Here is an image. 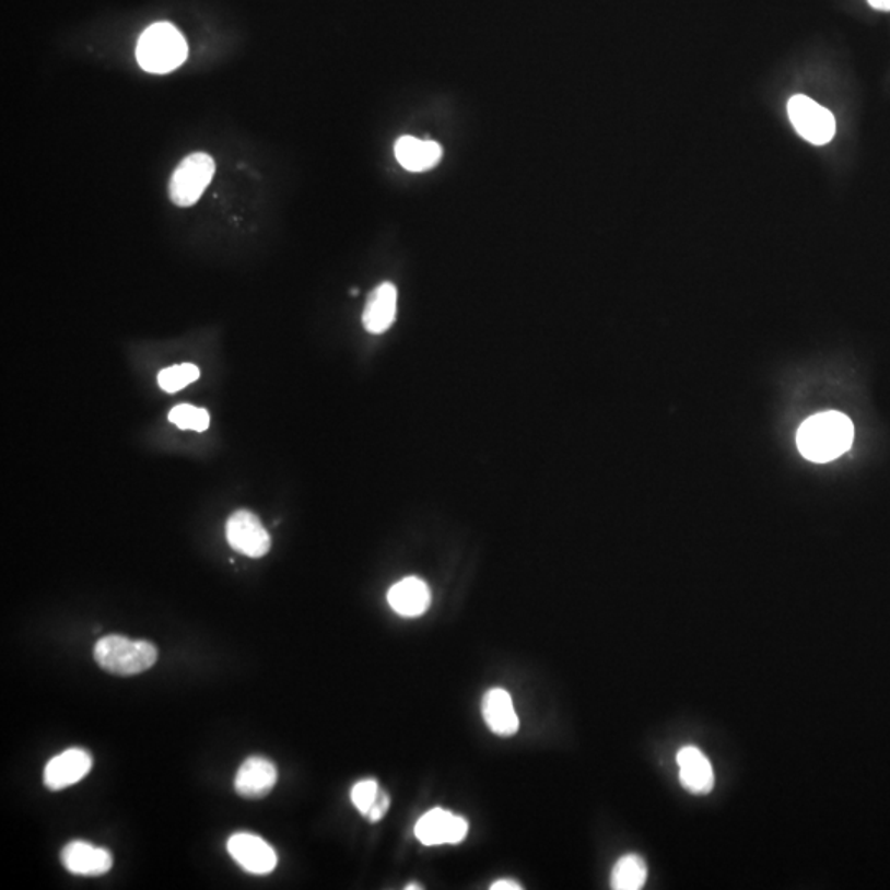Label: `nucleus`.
I'll return each instance as SVG.
<instances>
[{"instance_id": "15", "label": "nucleus", "mask_w": 890, "mask_h": 890, "mask_svg": "<svg viewBox=\"0 0 890 890\" xmlns=\"http://www.w3.org/2000/svg\"><path fill=\"white\" fill-rule=\"evenodd\" d=\"M483 719L496 736L512 737L518 733L519 719L512 696L502 688H493L483 698Z\"/></svg>"}, {"instance_id": "3", "label": "nucleus", "mask_w": 890, "mask_h": 890, "mask_svg": "<svg viewBox=\"0 0 890 890\" xmlns=\"http://www.w3.org/2000/svg\"><path fill=\"white\" fill-rule=\"evenodd\" d=\"M139 65L149 73H171L187 60L188 47L184 35L167 22L145 28L138 42Z\"/></svg>"}, {"instance_id": "20", "label": "nucleus", "mask_w": 890, "mask_h": 890, "mask_svg": "<svg viewBox=\"0 0 890 890\" xmlns=\"http://www.w3.org/2000/svg\"><path fill=\"white\" fill-rule=\"evenodd\" d=\"M379 785L376 781H362L352 788V801L356 810L366 817L375 805L379 795Z\"/></svg>"}, {"instance_id": "8", "label": "nucleus", "mask_w": 890, "mask_h": 890, "mask_svg": "<svg viewBox=\"0 0 890 890\" xmlns=\"http://www.w3.org/2000/svg\"><path fill=\"white\" fill-rule=\"evenodd\" d=\"M229 853L246 873L266 876L278 866L271 844L251 833H236L229 840Z\"/></svg>"}, {"instance_id": "18", "label": "nucleus", "mask_w": 890, "mask_h": 890, "mask_svg": "<svg viewBox=\"0 0 890 890\" xmlns=\"http://www.w3.org/2000/svg\"><path fill=\"white\" fill-rule=\"evenodd\" d=\"M168 421L184 431L203 432L210 425V414L207 409L195 408L190 405H178L168 412Z\"/></svg>"}, {"instance_id": "23", "label": "nucleus", "mask_w": 890, "mask_h": 890, "mask_svg": "<svg viewBox=\"0 0 890 890\" xmlns=\"http://www.w3.org/2000/svg\"><path fill=\"white\" fill-rule=\"evenodd\" d=\"M869 4L877 11H890V0H869Z\"/></svg>"}, {"instance_id": "4", "label": "nucleus", "mask_w": 890, "mask_h": 890, "mask_svg": "<svg viewBox=\"0 0 890 890\" xmlns=\"http://www.w3.org/2000/svg\"><path fill=\"white\" fill-rule=\"evenodd\" d=\"M214 168L216 165L213 159L204 152H195L185 157L172 175L168 185L171 200L184 208L197 203L204 188L210 185Z\"/></svg>"}, {"instance_id": "2", "label": "nucleus", "mask_w": 890, "mask_h": 890, "mask_svg": "<svg viewBox=\"0 0 890 890\" xmlns=\"http://www.w3.org/2000/svg\"><path fill=\"white\" fill-rule=\"evenodd\" d=\"M154 643L129 640L121 635H107L94 645V659L107 674L134 677L144 674L157 661Z\"/></svg>"}, {"instance_id": "6", "label": "nucleus", "mask_w": 890, "mask_h": 890, "mask_svg": "<svg viewBox=\"0 0 890 890\" xmlns=\"http://www.w3.org/2000/svg\"><path fill=\"white\" fill-rule=\"evenodd\" d=\"M226 539L235 551L248 558H262L271 549V536L261 519L248 510H239L230 516Z\"/></svg>"}, {"instance_id": "16", "label": "nucleus", "mask_w": 890, "mask_h": 890, "mask_svg": "<svg viewBox=\"0 0 890 890\" xmlns=\"http://www.w3.org/2000/svg\"><path fill=\"white\" fill-rule=\"evenodd\" d=\"M395 154L406 171L425 172L431 171L442 161L444 151L437 142L402 136L396 142Z\"/></svg>"}, {"instance_id": "5", "label": "nucleus", "mask_w": 890, "mask_h": 890, "mask_svg": "<svg viewBox=\"0 0 890 890\" xmlns=\"http://www.w3.org/2000/svg\"><path fill=\"white\" fill-rule=\"evenodd\" d=\"M788 118L798 134L811 144H828L836 134L834 116L805 94H797L788 101Z\"/></svg>"}, {"instance_id": "10", "label": "nucleus", "mask_w": 890, "mask_h": 890, "mask_svg": "<svg viewBox=\"0 0 890 890\" xmlns=\"http://www.w3.org/2000/svg\"><path fill=\"white\" fill-rule=\"evenodd\" d=\"M278 782V769L265 757H249L236 773L235 788L239 797L259 800L268 797Z\"/></svg>"}, {"instance_id": "11", "label": "nucleus", "mask_w": 890, "mask_h": 890, "mask_svg": "<svg viewBox=\"0 0 890 890\" xmlns=\"http://www.w3.org/2000/svg\"><path fill=\"white\" fill-rule=\"evenodd\" d=\"M61 864L74 876H104L113 867V854L86 841H71L61 851Z\"/></svg>"}, {"instance_id": "9", "label": "nucleus", "mask_w": 890, "mask_h": 890, "mask_svg": "<svg viewBox=\"0 0 890 890\" xmlns=\"http://www.w3.org/2000/svg\"><path fill=\"white\" fill-rule=\"evenodd\" d=\"M93 766V757L84 749H68L58 753L45 766L44 784L48 791L60 792L83 781Z\"/></svg>"}, {"instance_id": "12", "label": "nucleus", "mask_w": 890, "mask_h": 890, "mask_svg": "<svg viewBox=\"0 0 890 890\" xmlns=\"http://www.w3.org/2000/svg\"><path fill=\"white\" fill-rule=\"evenodd\" d=\"M432 594L428 584L419 577H406L388 590V604L398 616L414 619L428 612Z\"/></svg>"}, {"instance_id": "14", "label": "nucleus", "mask_w": 890, "mask_h": 890, "mask_svg": "<svg viewBox=\"0 0 890 890\" xmlns=\"http://www.w3.org/2000/svg\"><path fill=\"white\" fill-rule=\"evenodd\" d=\"M396 307H398V291L391 282L378 285L366 301L363 311V325L370 333H385L396 318Z\"/></svg>"}, {"instance_id": "17", "label": "nucleus", "mask_w": 890, "mask_h": 890, "mask_svg": "<svg viewBox=\"0 0 890 890\" xmlns=\"http://www.w3.org/2000/svg\"><path fill=\"white\" fill-rule=\"evenodd\" d=\"M648 869L645 860L635 854L620 857L613 866L610 886L616 890H639L645 886Z\"/></svg>"}, {"instance_id": "22", "label": "nucleus", "mask_w": 890, "mask_h": 890, "mask_svg": "<svg viewBox=\"0 0 890 890\" xmlns=\"http://www.w3.org/2000/svg\"><path fill=\"white\" fill-rule=\"evenodd\" d=\"M522 889L523 886H519L518 882H515V880L510 879L496 880V882H493L492 886V890H522Z\"/></svg>"}, {"instance_id": "13", "label": "nucleus", "mask_w": 890, "mask_h": 890, "mask_svg": "<svg viewBox=\"0 0 890 890\" xmlns=\"http://www.w3.org/2000/svg\"><path fill=\"white\" fill-rule=\"evenodd\" d=\"M681 785L694 795L710 794L714 788V770L698 747H683L678 752Z\"/></svg>"}, {"instance_id": "7", "label": "nucleus", "mask_w": 890, "mask_h": 890, "mask_svg": "<svg viewBox=\"0 0 890 890\" xmlns=\"http://www.w3.org/2000/svg\"><path fill=\"white\" fill-rule=\"evenodd\" d=\"M414 834L424 846L459 844L469 834V823L459 815L434 808L422 815L421 820L415 823Z\"/></svg>"}, {"instance_id": "19", "label": "nucleus", "mask_w": 890, "mask_h": 890, "mask_svg": "<svg viewBox=\"0 0 890 890\" xmlns=\"http://www.w3.org/2000/svg\"><path fill=\"white\" fill-rule=\"evenodd\" d=\"M200 376V370L191 363H184V365L171 366V368L162 370L159 373V386L165 393H177L180 389L187 388L191 383L197 382Z\"/></svg>"}, {"instance_id": "24", "label": "nucleus", "mask_w": 890, "mask_h": 890, "mask_svg": "<svg viewBox=\"0 0 890 890\" xmlns=\"http://www.w3.org/2000/svg\"><path fill=\"white\" fill-rule=\"evenodd\" d=\"M406 889H408V890L418 889L419 890V889H422V887L421 886H406Z\"/></svg>"}, {"instance_id": "21", "label": "nucleus", "mask_w": 890, "mask_h": 890, "mask_svg": "<svg viewBox=\"0 0 890 890\" xmlns=\"http://www.w3.org/2000/svg\"><path fill=\"white\" fill-rule=\"evenodd\" d=\"M389 805H391V801H389V797L386 795V792H379L378 798H376L375 805H373L372 810L368 811L366 818H368L372 823H378V821L383 820V817H385L386 811L389 810Z\"/></svg>"}, {"instance_id": "1", "label": "nucleus", "mask_w": 890, "mask_h": 890, "mask_svg": "<svg viewBox=\"0 0 890 890\" xmlns=\"http://www.w3.org/2000/svg\"><path fill=\"white\" fill-rule=\"evenodd\" d=\"M853 422L846 415L821 412L801 424L797 444L805 459L824 464L843 456L853 444Z\"/></svg>"}]
</instances>
